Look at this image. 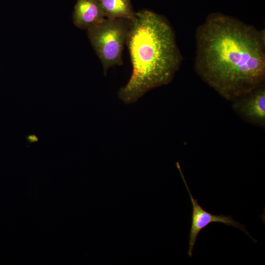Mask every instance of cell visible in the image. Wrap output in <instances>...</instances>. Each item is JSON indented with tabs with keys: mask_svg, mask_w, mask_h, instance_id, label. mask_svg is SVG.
<instances>
[{
	"mask_svg": "<svg viewBox=\"0 0 265 265\" xmlns=\"http://www.w3.org/2000/svg\"><path fill=\"white\" fill-rule=\"evenodd\" d=\"M195 38V71L226 100L265 84V30L213 13L197 27Z\"/></svg>",
	"mask_w": 265,
	"mask_h": 265,
	"instance_id": "obj_1",
	"label": "cell"
},
{
	"mask_svg": "<svg viewBox=\"0 0 265 265\" xmlns=\"http://www.w3.org/2000/svg\"><path fill=\"white\" fill-rule=\"evenodd\" d=\"M126 44L132 71L118 96L129 104L137 102L150 90L170 83L183 57L168 22L148 10L135 12Z\"/></svg>",
	"mask_w": 265,
	"mask_h": 265,
	"instance_id": "obj_2",
	"label": "cell"
},
{
	"mask_svg": "<svg viewBox=\"0 0 265 265\" xmlns=\"http://www.w3.org/2000/svg\"><path fill=\"white\" fill-rule=\"evenodd\" d=\"M131 20L105 18L99 24L87 29V34L99 58L105 75L111 67L123 64L122 53Z\"/></svg>",
	"mask_w": 265,
	"mask_h": 265,
	"instance_id": "obj_3",
	"label": "cell"
},
{
	"mask_svg": "<svg viewBox=\"0 0 265 265\" xmlns=\"http://www.w3.org/2000/svg\"><path fill=\"white\" fill-rule=\"evenodd\" d=\"M183 182L189 195L192 205L191 222L189 233V247L188 255L189 257L192 256V251L195 244L197 237L201 230L206 228L210 224L213 222H219L238 229L243 232L250 238L257 242V240L253 238L248 232L244 225L236 221L231 215H224L221 214H213L206 211L200 204L198 200L195 199L191 193L186 181L181 170L179 164L177 162Z\"/></svg>",
	"mask_w": 265,
	"mask_h": 265,
	"instance_id": "obj_4",
	"label": "cell"
},
{
	"mask_svg": "<svg viewBox=\"0 0 265 265\" xmlns=\"http://www.w3.org/2000/svg\"><path fill=\"white\" fill-rule=\"evenodd\" d=\"M231 102L233 109L244 121L265 128V84L235 98Z\"/></svg>",
	"mask_w": 265,
	"mask_h": 265,
	"instance_id": "obj_5",
	"label": "cell"
},
{
	"mask_svg": "<svg viewBox=\"0 0 265 265\" xmlns=\"http://www.w3.org/2000/svg\"><path fill=\"white\" fill-rule=\"evenodd\" d=\"M105 18L98 0H77L73 13V21L76 27L87 30Z\"/></svg>",
	"mask_w": 265,
	"mask_h": 265,
	"instance_id": "obj_6",
	"label": "cell"
},
{
	"mask_svg": "<svg viewBox=\"0 0 265 265\" xmlns=\"http://www.w3.org/2000/svg\"><path fill=\"white\" fill-rule=\"evenodd\" d=\"M106 18L125 19L131 20L135 14L130 0H98Z\"/></svg>",
	"mask_w": 265,
	"mask_h": 265,
	"instance_id": "obj_7",
	"label": "cell"
}]
</instances>
